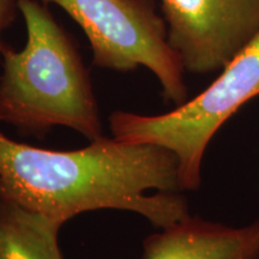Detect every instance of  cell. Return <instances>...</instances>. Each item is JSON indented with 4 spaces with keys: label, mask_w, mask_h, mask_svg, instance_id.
Here are the masks:
<instances>
[{
    "label": "cell",
    "mask_w": 259,
    "mask_h": 259,
    "mask_svg": "<svg viewBox=\"0 0 259 259\" xmlns=\"http://www.w3.org/2000/svg\"><path fill=\"white\" fill-rule=\"evenodd\" d=\"M0 197L65 225L79 213L126 210L166 228L190 215L171 151L105 136L77 150L19 143L0 131Z\"/></svg>",
    "instance_id": "cell-1"
},
{
    "label": "cell",
    "mask_w": 259,
    "mask_h": 259,
    "mask_svg": "<svg viewBox=\"0 0 259 259\" xmlns=\"http://www.w3.org/2000/svg\"><path fill=\"white\" fill-rule=\"evenodd\" d=\"M27 44L5 46L0 73V122L22 134L44 136L54 126L90 142L102 137L89 71L70 35L37 0H17Z\"/></svg>",
    "instance_id": "cell-2"
},
{
    "label": "cell",
    "mask_w": 259,
    "mask_h": 259,
    "mask_svg": "<svg viewBox=\"0 0 259 259\" xmlns=\"http://www.w3.org/2000/svg\"><path fill=\"white\" fill-rule=\"evenodd\" d=\"M257 96L259 34L199 95L158 115L116 111L109 115V127L119 141L155 144L171 151L179 163L181 191H194L202 184V163L210 142L242 106Z\"/></svg>",
    "instance_id": "cell-3"
},
{
    "label": "cell",
    "mask_w": 259,
    "mask_h": 259,
    "mask_svg": "<svg viewBox=\"0 0 259 259\" xmlns=\"http://www.w3.org/2000/svg\"><path fill=\"white\" fill-rule=\"evenodd\" d=\"M56 4L82 28L100 69L119 72L150 70L166 102L187 101L184 65L168 42L167 24L155 0H41Z\"/></svg>",
    "instance_id": "cell-4"
},
{
    "label": "cell",
    "mask_w": 259,
    "mask_h": 259,
    "mask_svg": "<svg viewBox=\"0 0 259 259\" xmlns=\"http://www.w3.org/2000/svg\"><path fill=\"white\" fill-rule=\"evenodd\" d=\"M168 42L187 72L221 71L259 34V0H161Z\"/></svg>",
    "instance_id": "cell-5"
},
{
    "label": "cell",
    "mask_w": 259,
    "mask_h": 259,
    "mask_svg": "<svg viewBox=\"0 0 259 259\" xmlns=\"http://www.w3.org/2000/svg\"><path fill=\"white\" fill-rule=\"evenodd\" d=\"M143 259H259V220L231 227L189 215L149 235Z\"/></svg>",
    "instance_id": "cell-6"
},
{
    "label": "cell",
    "mask_w": 259,
    "mask_h": 259,
    "mask_svg": "<svg viewBox=\"0 0 259 259\" xmlns=\"http://www.w3.org/2000/svg\"><path fill=\"white\" fill-rule=\"evenodd\" d=\"M63 223L0 197V259H63Z\"/></svg>",
    "instance_id": "cell-7"
},
{
    "label": "cell",
    "mask_w": 259,
    "mask_h": 259,
    "mask_svg": "<svg viewBox=\"0 0 259 259\" xmlns=\"http://www.w3.org/2000/svg\"><path fill=\"white\" fill-rule=\"evenodd\" d=\"M17 11H19L17 0H0V63H2V53L5 48L2 40V34L5 29L14 23Z\"/></svg>",
    "instance_id": "cell-8"
},
{
    "label": "cell",
    "mask_w": 259,
    "mask_h": 259,
    "mask_svg": "<svg viewBox=\"0 0 259 259\" xmlns=\"http://www.w3.org/2000/svg\"><path fill=\"white\" fill-rule=\"evenodd\" d=\"M258 186H259V176H258Z\"/></svg>",
    "instance_id": "cell-9"
},
{
    "label": "cell",
    "mask_w": 259,
    "mask_h": 259,
    "mask_svg": "<svg viewBox=\"0 0 259 259\" xmlns=\"http://www.w3.org/2000/svg\"><path fill=\"white\" fill-rule=\"evenodd\" d=\"M0 187H2V183H0Z\"/></svg>",
    "instance_id": "cell-10"
}]
</instances>
